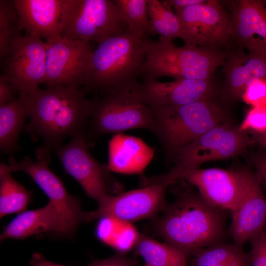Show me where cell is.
Returning <instances> with one entry per match:
<instances>
[{"label":"cell","instance_id":"4","mask_svg":"<svg viewBox=\"0 0 266 266\" xmlns=\"http://www.w3.org/2000/svg\"><path fill=\"white\" fill-rule=\"evenodd\" d=\"M145 59L141 73L145 78L207 80L223 65L227 51L215 47H177L172 42L143 40Z\"/></svg>","mask_w":266,"mask_h":266},{"label":"cell","instance_id":"30","mask_svg":"<svg viewBox=\"0 0 266 266\" xmlns=\"http://www.w3.org/2000/svg\"><path fill=\"white\" fill-rule=\"evenodd\" d=\"M241 99L252 107L266 106V80L253 78L248 82Z\"/></svg>","mask_w":266,"mask_h":266},{"label":"cell","instance_id":"27","mask_svg":"<svg viewBox=\"0 0 266 266\" xmlns=\"http://www.w3.org/2000/svg\"><path fill=\"white\" fill-rule=\"evenodd\" d=\"M31 194L17 182L11 173L0 174V218L26 210Z\"/></svg>","mask_w":266,"mask_h":266},{"label":"cell","instance_id":"2","mask_svg":"<svg viewBox=\"0 0 266 266\" xmlns=\"http://www.w3.org/2000/svg\"><path fill=\"white\" fill-rule=\"evenodd\" d=\"M162 211L155 232L187 256L224 241L227 211L211 205L199 193L187 190L179 193Z\"/></svg>","mask_w":266,"mask_h":266},{"label":"cell","instance_id":"17","mask_svg":"<svg viewBox=\"0 0 266 266\" xmlns=\"http://www.w3.org/2000/svg\"><path fill=\"white\" fill-rule=\"evenodd\" d=\"M74 0H13L21 30L44 39L60 37L67 22Z\"/></svg>","mask_w":266,"mask_h":266},{"label":"cell","instance_id":"1","mask_svg":"<svg viewBox=\"0 0 266 266\" xmlns=\"http://www.w3.org/2000/svg\"><path fill=\"white\" fill-rule=\"evenodd\" d=\"M87 94L83 88L66 86L38 88L28 94L30 122L25 129L43 144L37 150V159L49 162L51 152L66 138L85 134L93 109Z\"/></svg>","mask_w":266,"mask_h":266},{"label":"cell","instance_id":"28","mask_svg":"<svg viewBox=\"0 0 266 266\" xmlns=\"http://www.w3.org/2000/svg\"><path fill=\"white\" fill-rule=\"evenodd\" d=\"M130 32L143 38L155 34L148 15L147 0H114Z\"/></svg>","mask_w":266,"mask_h":266},{"label":"cell","instance_id":"33","mask_svg":"<svg viewBox=\"0 0 266 266\" xmlns=\"http://www.w3.org/2000/svg\"><path fill=\"white\" fill-rule=\"evenodd\" d=\"M136 261L119 253L102 260H95L86 266H135Z\"/></svg>","mask_w":266,"mask_h":266},{"label":"cell","instance_id":"6","mask_svg":"<svg viewBox=\"0 0 266 266\" xmlns=\"http://www.w3.org/2000/svg\"><path fill=\"white\" fill-rule=\"evenodd\" d=\"M255 142L238 127L225 122L207 131L195 140L176 151L171 158L174 166L167 173L145 177L146 185L177 182L183 173L199 168L206 162L224 159L243 154Z\"/></svg>","mask_w":266,"mask_h":266},{"label":"cell","instance_id":"13","mask_svg":"<svg viewBox=\"0 0 266 266\" xmlns=\"http://www.w3.org/2000/svg\"><path fill=\"white\" fill-rule=\"evenodd\" d=\"M85 134L72 138L54 151L66 173L81 185L86 194L98 203L109 194L111 182L107 164L97 161L89 151Z\"/></svg>","mask_w":266,"mask_h":266},{"label":"cell","instance_id":"19","mask_svg":"<svg viewBox=\"0 0 266 266\" xmlns=\"http://www.w3.org/2000/svg\"><path fill=\"white\" fill-rule=\"evenodd\" d=\"M227 230L233 243L243 245L265 229L266 226V199L256 174L250 172L243 197L232 212Z\"/></svg>","mask_w":266,"mask_h":266},{"label":"cell","instance_id":"16","mask_svg":"<svg viewBox=\"0 0 266 266\" xmlns=\"http://www.w3.org/2000/svg\"><path fill=\"white\" fill-rule=\"evenodd\" d=\"M218 89L212 78L175 79L161 82L145 78L137 86L142 102L150 107L181 106L202 100L214 101Z\"/></svg>","mask_w":266,"mask_h":266},{"label":"cell","instance_id":"26","mask_svg":"<svg viewBox=\"0 0 266 266\" xmlns=\"http://www.w3.org/2000/svg\"><path fill=\"white\" fill-rule=\"evenodd\" d=\"M147 5L152 28L155 34L159 35V40L172 42L181 37L179 18L166 0H147Z\"/></svg>","mask_w":266,"mask_h":266},{"label":"cell","instance_id":"18","mask_svg":"<svg viewBox=\"0 0 266 266\" xmlns=\"http://www.w3.org/2000/svg\"><path fill=\"white\" fill-rule=\"evenodd\" d=\"M230 32L237 48L266 52V6L263 0L225 1Z\"/></svg>","mask_w":266,"mask_h":266},{"label":"cell","instance_id":"35","mask_svg":"<svg viewBox=\"0 0 266 266\" xmlns=\"http://www.w3.org/2000/svg\"><path fill=\"white\" fill-rule=\"evenodd\" d=\"M16 92L11 83L6 79L0 77V106L14 100Z\"/></svg>","mask_w":266,"mask_h":266},{"label":"cell","instance_id":"37","mask_svg":"<svg viewBox=\"0 0 266 266\" xmlns=\"http://www.w3.org/2000/svg\"><path fill=\"white\" fill-rule=\"evenodd\" d=\"M30 266H67L64 265L55 263L46 260L40 253H34L30 262Z\"/></svg>","mask_w":266,"mask_h":266},{"label":"cell","instance_id":"12","mask_svg":"<svg viewBox=\"0 0 266 266\" xmlns=\"http://www.w3.org/2000/svg\"><path fill=\"white\" fill-rule=\"evenodd\" d=\"M46 43L30 34L19 35L12 41L4 59L0 76L8 81L19 94H28L45 80Z\"/></svg>","mask_w":266,"mask_h":266},{"label":"cell","instance_id":"21","mask_svg":"<svg viewBox=\"0 0 266 266\" xmlns=\"http://www.w3.org/2000/svg\"><path fill=\"white\" fill-rule=\"evenodd\" d=\"M107 167L121 174H142L152 160L154 150L139 137L118 133L108 142Z\"/></svg>","mask_w":266,"mask_h":266},{"label":"cell","instance_id":"29","mask_svg":"<svg viewBox=\"0 0 266 266\" xmlns=\"http://www.w3.org/2000/svg\"><path fill=\"white\" fill-rule=\"evenodd\" d=\"M19 18L13 0H0V57L9 54L13 40L21 34Z\"/></svg>","mask_w":266,"mask_h":266},{"label":"cell","instance_id":"10","mask_svg":"<svg viewBox=\"0 0 266 266\" xmlns=\"http://www.w3.org/2000/svg\"><path fill=\"white\" fill-rule=\"evenodd\" d=\"M48 164L44 160L33 161L28 157L19 161L11 156L8 165L0 164V174L18 171L28 174L55 207L60 221V234L69 235L83 222L84 212L80 200L67 191L61 180L49 169Z\"/></svg>","mask_w":266,"mask_h":266},{"label":"cell","instance_id":"34","mask_svg":"<svg viewBox=\"0 0 266 266\" xmlns=\"http://www.w3.org/2000/svg\"><path fill=\"white\" fill-rule=\"evenodd\" d=\"M253 162L258 179L266 186V152L255 155Z\"/></svg>","mask_w":266,"mask_h":266},{"label":"cell","instance_id":"40","mask_svg":"<svg viewBox=\"0 0 266 266\" xmlns=\"http://www.w3.org/2000/svg\"><path fill=\"white\" fill-rule=\"evenodd\" d=\"M143 266H147V265L145 264V265H143Z\"/></svg>","mask_w":266,"mask_h":266},{"label":"cell","instance_id":"38","mask_svg":"<svg viewBox=\"0 0 266 266\" xmlns=\"http://www.w3.org/2000/svg\"><path fill=\"white\" fill-rule=\"evenodd\" d=\"M252 133L253 134L252 138L254 141L259 143L266 151V133Z\"/></svg>","mask_w":266,"mask_h":266},{"label":"cell","instance_id":"20","mask_svg":"<svg viewBox=\"0 0 266 266\" xmlns=\"http://www.w3.org/2000/svg\"><path fill=\"white\" fill-rule=\"evenodd\" d=\"M221 101L228 106L241 99L247 84L253 78L266 80V52H244L237 48L228 51L223 64Z\"/></svg>","mask_w":266,"mask_h":266},{"label":"cell","instance_id":"15","mask_svg":"<svg viewBox=\"0 0 266 266\" xmlns=\"http://www.w3.org/2000/svg\"><path fill=\"white\" fill-rule=\"evenodd\" d=\"M250 173L247 169L233 171L199 168L183 173L177 181H187L198 189L207 202L231 212L243 197Z\"/></svg>","mask_w":266,"mask_h":266},{"label":"cell","instance_id":"39","mask_svg":"<svg viewBox=\"0 0 266 266\" xmlns=\"http://www.w3.org/2000/svg\"><path fill=\"white\" fill-rule=\"evenodd\" d=\"M263 2H264V3L265 4V6H266V0H263Z\"/></svg>","mask_w":266,"mask_h":266},{"label":"cell","instance_id":"8","mask_svg":"<svg viewBox=\"0 0 266 266\" xmlns=\"http://www.w3.org/2000/svg\"><path fill=\"white\" fill-rule=\"evenodd\" d=\"M221 3L206 0L175 11L181 23L180 38L185 46L232 50L235 44L231 34L229 14Z\"/></svg>","mask_w":266,"mask_h":266},{"label":"cell","instance_id":"36","mask_svg":"<svg viewBox=\"0 0 266 266\" xmlns=\"http://www.w3.org/2000/svg\"><path fill=\"white\" fill-rule=\"evenodd\" d=\"M206 0H166V2L174 10H181L186 7L203 3Z\"/></svg>","mask_w":266,"mask_h":266},{"label":"cell","instance_id":"5","mask_svg":"<svg viewBox=\"0 0 266 266\" xmlns=\"http://www.w3.org/2000/svg\"><path fill=\"white\" fill-rule=\"evenodd\" d=\"M155 134L167 158L212 128L225 123L226 112L214 101L181 106L150 107Z\"/></svg>","mask_w":266,"mask_h":266},{"label":"cell","instance_id":"24","mask_svg":"<svg viewBox=\"0 0 266 266\" xmlns=\"http://www.w3.org/2000/svg\"><path fill=\"white\" fill-rule=\"evenodd\" d=\"M192 266H251L243 247L224 241L205 248L193 256Z\"/></svg>","mask_w":266,"mask_h":266},{"label":"cell","instance_id":"11","mask_svg":"<svg viewBox=\"0 0 266 266\" xmlns=\"http://www.w3.org/2000/svg\"><path fill=\"white\" fill-rule=\"evenodd\" d=\"M170 186L161 183L143 186L116 195L108 194L91 212H84L83 222L100 218L133 222L154 216L166 206L165 194Z\"/></svg>","mask_w":266,"mask_h":266},{"label":"cell","instance_id":"23","mask_svg":"<svg viewBox=\"0 0 266 266\" xmlns=\"http://www.w3.org/2000/svg\"><path fill=\"white\" fill-rule=\"evenodd\" d=\"M29 116L28 94H19L12 100L0 106V148L10 154L18 148V138L25 119Z\"/></svg>","mask_w":266,"mask_h":266},{"label":"cell","instance_id":"3","mask_svg":"<svg viewBox=\"0 0 266 266\" xmlns=\"http://www.w3.org/2000/svg\"><path fill=\"white\" fill-rule=\"evenodd\" d=\"M143 38L128 30L98 44L88 62L83 88L109 95L138 82L145 56Z\"/></svg>","mask_w":266,"mask_h":266},{"label":"cell","instance_id":"25","mask_svg":"<svg viewBox=\"0 0 266 266\" xmlns=\"http://www.w3.org/2000/svg\"><path fill=\"white\" fill-rule=\"evenodd\" d=\"M137 253L148 266H187V256L166 243H161L141 234L135 241Z\"/></svg>","mask_w":266,"mask_h":266},{"label":"cell","instance_id":"14","mask_svg":"<svg viewBox=\"0 0 266 266\" xmlns=\"http://www.w3.org/2000/svg\"><path fill=\"white\" fill-rule=\"evenodd\" d=\"M45 43L47 87L83 86L93 51L90 42L60 37Z\"/></svg>","mask_w":266,"mask_h":266},{"label":"cell","instance_id":"7","mask_svg":"<svg viewBox=\"0 0 266 266\" xmlns=\"http://www.w3.org/2000/svg\"><path fill=\"white\" fill-rule=\"evenodd\" d=\"M138 83L92 100V115L88 133L85 135L87 142L93 137L121 133L132 129L153 131V112L140 99L136 89Z\"/></svg>","mask_w":266,"mask_h":266},{"label":"cell","instance_id":"31","mask_svg":"<svg viewBox=\"0 0 266 266\" xmlns=\"http://www.w3.org/2000/svg\"><path fill=\"white\" fill-rule=\"evenodd\" d=\"M238 128L247 133H266V106L252 107Z\"/></svg>","mask_w":266,"mask_h":266},{"label":"cell","instance_id":"32","mask_svg":"<svg viewBox=\"0 0 266 266\" xmlns=\"http://www.w3.org/2000/svg\"><path fill=\"white\" fill-rule=\"evenodd\" d=\"M249 242L251 266H266V230L260 232Z\"/></svg>","mask_w":266,"mask_h":266},{"label":"cell","instance_id":"22","mask_svg":"<svg viewBox=\"0 0 266 266\" xmlns=\"http://www.w3.org/2000/svg\"><path fill=\"white\" fill-rule=\"evenodd\" d=\"M60 233V221L54 206L49 202L43 207L25 211L12 219L3 229L0 241L24 239L42 233Z\"/></svg>","mask_w":266,"mask_h":266},{"label":"cell","instance_id":"9","mask_svg":"<svg viewBox=\"0 0 266 266\" xmlns=\"http://www.w3.org/2000/svg\"><path fill=\"white\" fill-rule=\"evenodd\" d=\"M127 30L114 0H74L61 37L100 44Z\"/></svg>","mask_w":266,"mask_h":266}]
</instances>
